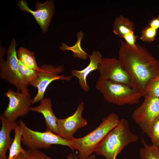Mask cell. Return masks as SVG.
I'll return each instance as SVG.
<instances>
[{
  "instance_id": "obj_1",
  "label": "cell",
  "mask_w": 159,
  "mask_h": 159,
  "mask_svg": "<svg viewBox=\"0 0 159 159\" xmlns=\"http://www.w3.org/2000/svg\"><path fill=\"white\" fill-rule=\"evenodd\" d=\"M118 59L130 76L132 88L144 97L148 83L159 76V62L145 47L137 44L133 48L122 40Z\"/></svg>"
},
{
  "instance_id": "obj_2",
  "label": "cell",
  "mask_w": 159,
  "mask_h": 159,
  "mask_svg": "<svg viewBox=\"0 0 159 159\" xmlns=\"http://www.w3.org/2000/svg\"><path fill=\"white\" fill-rule=\"evenodd\" d=\"M138 140V136L131 131L127 120L122 118L106 135L97 146L95 153L106 159H116L125 147L137 142Z\"/></svg>"
},
{
  "instance_id": "obj_3",
  "label": "cell",
  "mask_w": 159,
  "mask_h": 159,
  "mask_svg": "<svg viewBox=\"0 0 159 159\" xmlns=\"http://www.w3.org/2000/svg\"><path fill=\"white\" fill-rule=\"evenodd\" d=\"M118 115L110 113L104 117L101 123L95 130L86 135L79 138H73L71 141V150H77L79 158L87 159L95 152L97 146L108 133L119 123Z\"/></svg>"
},
{
  "instance_id": "obj_4",
  "label": "cell",
  "mask_w": 159,
  "mask_h": 159,
  "mask_svg": "<svg viewBox=\"0 0 159 159\" xmlns=\"http://www.w3.org/2000/svg\"><path fill=\"white\" fill-rule=\"evenodd\" d=\"M95 87L106 101L119 106L138 104L142 97L133 88L107 79L99 78Z\"/></svg>"
},
{
  "instance_id": "obj_5",
  "label": "cell",
  "mask_w": 159,
  "mask_h": 159,
  "mask_svg": "<svg viewBox=\"0 0 159 159\" xmlns=\"http://www.w3.org/2000/svg\"><path fill=\"white\" fill-rule=\"evenodd\" d=\"M16 44L13 39L7 52V58L5 61L3 58L4 50H1L0 57V78L6 80L14 86L17 91L30 95L26 83L20 72L18 60L16 50Z\"/></svg>"
},
{
  "instance_id": "obj_6",
  "label": "cell",
  "mask_w": 159,
  "mask_h": 159,
  "mask_svg": "<svg viewBox=\"0 0 159 159\" xmlns=\"http://www.w3.org/2000/svg\"><path fill=\"white\" fill-rule=\"evenodd\" d=\"M18 123L22 130L21 143L27 148L48 149L54 144L67 146L71 149L70 140L62 138L48 129L40 132L31 130L22 120Z\"/></svg>"
},
{
  "instance_id": "obj_7",
  "label": "cell",
  "mask_w": 159,
  "mask_h": 159,
  "mask_svg": "<svg viewBox=\"0 0 159 159\" xmlns=\"http://www.w3.org/2000/svg\"><path fill=\"white\" fill-rule=\"evenodd\" d=\"M144 97L143 102L134 110L132 117L143 132L149 137L152 123L159 116V97L147 95Z\"/></svg>"
},
{
  "instance_id": "obj_8",
  "label": "cell",
  "mask_w": 159,
  "mask_h": 159,
  "mask_svg": "<svg viewBox=\"0 0 159 159\" xmlns=\"http://www.w3.org/2000/svg\"><path fill=\"white\" fill-rule=\"evenodd\" d=\"M39 67L40 70L37 78L30 84L37 89V93L33 98V104L40 102L44 98L45 92L52 82L57 80L69 81L72 78L71 76L59 75L64 70L62 65L55 67L51 64H44Z\"/></svg>"
},
{
  "instance_id": "obj_9",
  "label": "cell",
  "mask_w": 159,
  "mask_h": 159,
  "mask_svg": "<svg viewBox=\"0 0 159 159\" xmlns=\"http://www.w3.org/2000/svg\"><path fill=\"white\" fill-rule=\"evenodd\" d=\"M5 95L9 98V101L3 115L9 120L16 121L18 117L24 116L30 111L33 99L30 95L10 89Z\"/></svg>"
},
{
  "instance_id": "obj_10",
  "label": "cell",
  "mask_w": 159,
  "mask_h": 159,
  "mask_svg": "<svg viewBox=\"0 0 159 159\" xmlns=\"http://www.w3.org/2000/svg\"><path fill=\"white\" fill-rule=\"evenodd\" d=\"M99 78L107 79L132 88L130 78L118 59L102 58L98 66Z\"/></svg>"
},
{
  "instance_id": "obj_11",
  "label": "cell",
  "mask_w": 159,
  "mask_h": 159,
  "mask_svg": "<svg viewBox=\"0 0 159 159\" xmlns=\"http://www.w3.org/2000/svg\"><path fill=\"white\" fill-rule=\"evenodd\" d=\"M84 107V103L82 101L72 115L63 119L57 118L59 136L64 139L70 140L74 138L73 135L79 128L87 125L86 120L82 116Z\"/></svg>"
},
{
  "instance_id": "obj_12",
  "label": "cell",
  "mask_w": 159,
  "mask_h": 159,
  "mask_svg": "<svg viewBox=\"0 0 159 159\" xmlns=\"http://www.w3.org/2000/svg\"><path fill=\"white\" fill-rule=\"evenodd\" d=\"M18 5L21 10L27 11L33 15L43 32L47 31L54 13L53 1L47 0L43 4L37 2L35 6L37 9L35 11L30 9L25 1H20Z\"/></svg>"
},
{
  "instance_id": "obj_13",
  "label": "cell",
  "mask_w": 159,
  "mask_h": 159,
  "mask_svg": "<svg viewBox=\"0 0 159 159\" xmlns=\"http://www.w3.org/2000/svg\"><path fill=\"white\" fill-rule=\"evenodd\" d=\"M90 58V62L84 69L79 70L73 69L71 74L72 77H77L78 79L80 87L84 91L87 92L89 90L87 82V77L92 72L98 69V66L102 59V55L98 51H93L91 55H88Z\"/></svg>"
},
{
  "instance_id": "obj_14",
  "label": "cell",
  "mask_w": 159,
  "mask_h": 159,
  "mask_svg": "<svg viewBox=\"0 0 159 159\" xmlns=\"http://www.w3.org/2000/svg\"><path fill=\"white\" fill-rule=\"evenodd\" d=\"M0 118L1 123L0 131V159H8L6 151L9 149L14 140L10 137V133L15 130L18 124L16 121L9 120L3 114L0 115Z\"/></svg>"
},
{
  "instance_id": "obj_15",
  "label": "cell",
  "mask_w": 159,
  "mask_h": 159,
  "mask_svg": "<svg viewBox=\"0 0 159 159\" xmlns=\"http://www.w3.org/2000/svg\"><path fill=\"white\" fill-rule=\"evenodd\" d=\"M40 105L36 107H31L30 111L42 113L45 119L47 129L59 136L57 123V117L52 109V100L45 98L40 101Z\"/></svg>"
},
{
  "instance_id": "obj_16",
  "label": "cell",
  "mask_w": 159,
  "mask_h": 159,
  "mask_svg": "<svg viewBox=\"0 0 159 159\" xmlns=\"http://www.w3.org/2000/svg\"><path fill=\"white\" fill-rule=\"evenodd\" d=\"M113 32L121 38L135 29L134 23L129 18L120 15L116 17L113 22Z\"/></svg>"
},
{
  "instance_id": "obj_17",
  "label": "cell",
  "mask_w": 159,
  "mask_h": 159,
  "mask_svg": "<svg viewBox=\"0 0 159 159\" xmlns=\"http://www.w3.org/2000/svg\"><path fill=\"white\" fill-rule=\"evenodd\" d=\"M17 56L18 60L26 67L38 72L40 70V67L37 66L33 52L21 47L17 51Z\"/></svg>"
},
{
  "instance_id": "obj_18",
  "label": "cell",
  "mask_w": 159,
  "mask_h": 159,
  "mask_svg": "<svg viewBox=\"0 0 159 159\" xmlns=\"http://www.w3.org/2000/svg\"><path fill=\"white\" fill-rule=\"evenodd\" d=\"M14 130V138L9 149V155L8 159H16L20 153L25 150L22 148L21 145L22 132L21 126L18 125Z\"/></svg>"
},
{
  "instance_id": "obj_19",
  "label": "cell",
  "mask_w": 159,
  "mask_h": 159,
  "mask_svg": "<svg viewBox=\"0 0 159 159\" xmlns=\"http://www.w3.org/2000/svg\"><path fill=\"white\" fill-rule=\"evenodd\" d=\"M84 35L82 32H78L77 34V41L74 45L69 47L66 44L62 43V46L60 47V49L63 51L67 50L72 51L73 56L75 58L86 60L87 58L88 54L82 49L81 46V42L84 38Z\"/></svg>"
},
{
  "instance_id": "obj_20",
  "label": "cell",
  "mask_w": 159,
  "mask_h": 159,
  "mask_svg": "<svg viewBox=\"0 0 159 159\" xmlns=\"http://www.w3.org/2000/svg\"><path fill=\"white\" fill-rule=\"evenodd\" d=\"M143 147L139 150L140 159H159V150L152 144L148 145L144 139L141 141Z\"/></svg>"
},
{
  "instance_id": "obj_21",
  "label": "cell",
  "mask_w": 159,
  "mask_h": 159,
  "mask_svg": "<svg viewBox=\"0 0 159 159\" xmlns=\"http://www.w3.org/2000/svg\"><path fill=\"white\" fill-rule=\"evenodd\" d=\"M16 159H52L39 149L27 148L20 153Z\"/></svg>"
},
{
  "instance_id": "obj_22",
  "label": "cell",
  "mask_w": 159,
  "mask_h": 159,
  "mask_svg": "<svg viewBox=\"0 0 159 159\" xmlns=\"http://www.w3.org/2000/svg\"><path fill=\"white\" fill-rule=\"evenodd\" d=\"M18 64L20 73L28 85H30L37 78L38 72L28 68L19 60Z\"/></svg>"
},
{
  "instance_id": "obj_23",
  "label": "cell",
  "mask_w": 159,
  "mask_h": 159,
  "mask_svg": "<svg viewBox=\"0 0 159 159\" xmlns=\"http://www.w3.org/2000/svg\"><path fill=\"white\" fill-rule=\"evenodd\" d=\"M146 95L159 97V76L151 80L148 83L145 96Z\"/></svg>"
},
{
  "instance_id": "obj_24",
  "label": "cell",
  "mask_w": 159,
  "mask_h": 159,
  "mask_svg": "<svg viewBox=\"0 0 159 159\" xmlns=\"http://www.w3.org/2000/svg\"><path fill=\"white\" fill-rule=\"evenodd\" d=\"M149 137L151 138L152 145L159 150V116L152 123Z\"/></svg>"
},
{
  "instance_id": "obj_25",
  "label": "cell",
  "mask_w": 159,
  "mask_h": 159,
  "mask_svg": "<svg viewBox=\"0 0 159 159\" xmlns=\"http://www.w3.org/2000/svg\"><path fill=\"white\" fill-rule=\"evenodd\" d=\"M157 33V30L147 26L142 30L140 39L144 42H151L156 39Z\"/></svg>"
},
{
  "instance_id": "obj_26",
  "label": "cell",
  "mask_w": 159,
  "mask_h": 159,
  "mask_svg": "<svg viewBox=\"0 0 159 159\" xmlns=\"http://www.w3.org/2000/svg\"><path fill=\"white\" fill-rule=\"evenodd\" d=\"M138 37L134 33V31H131L125 35L123 37L126 43L133 48H136L137 47V44H136L135 42Z\"/></svg>"
},
{
  "instance_id": "obj_27",
  "label": "cell",
  "mask_w": 159,
  "mask_h": 159,
  "mask_svg": "<svg viewBox=\"0 0 159 159\" xmlns=\"http://www.w3.org/2000/svg\"><path fill=\"white\" fill-rule=\"evenodd\" d=\"M148 26L156 30L159 28V15L153 18L148 23Z\"/></svg>"
},
{
  "instance_id": "obj_28",
  "label": "cell",
  "mask_w": 159,
  "mask_h": 159,
  "mask_svg": "<svg viewBox=\"0 0 159 159\" xmlns=\"http://www.w3.org/2000/svg\"><path fill=\"white\" fill-rule=\"evenodd\" d=\"M67 159H74V155L73 153H71L68 155ZM78 159H87L82 158H79Z\"/></svg>"
},
{
  "instance_id": "obj_29",
  "label": "cell",
  "mask_w": 159,
  "mask_h": 159,
  "mask_svg": "<svg viewBox=\"0 0 159 159\" xmlns=\"http://www.w3.org/2000/svg\"><path fill=\"white\" fill-rule=\"evenodd\" d=\"M96 155L94 154H92L87 158V159H95Z\"/></svg>"
}]
</instances>
